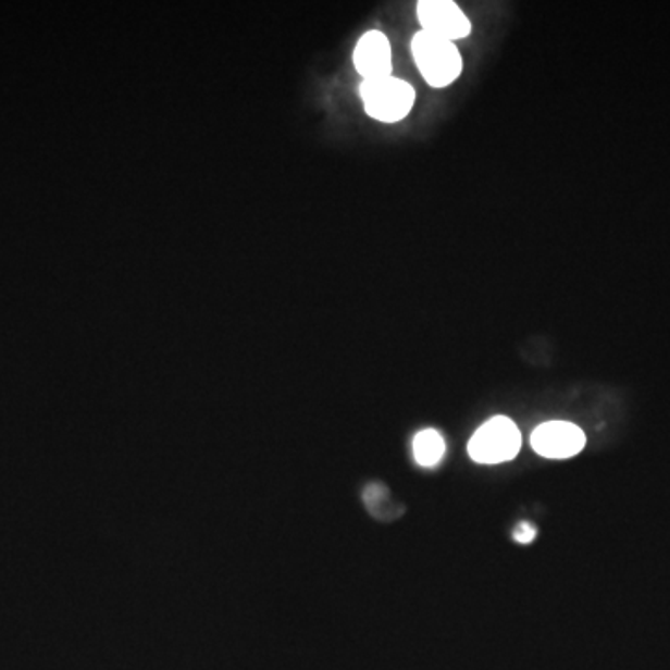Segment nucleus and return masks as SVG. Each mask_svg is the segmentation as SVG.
Segmentation results:
<instances>
[{"mask_svg": "<svg viewBox=\"0 0 670 670\" xmlns=\"http://www.w3.org/2000/svg\"><path fill=\"white\" fill-rule=\"evenodd\" d=\"M360 96L368 116L382 123L402 122L415 104L412 84L394 75L379 80H363Z\"/></svg>", "mask_w": 670, "mask_h": 670, "instance_id": "f03ea898", "label": "nucleus"}, {"mask_svg": "<svg viewBox=\"0 0 670 670\" xmlns=\"http://www.w3.org/2000/svg\"><path fill=\"white\" fill-rule=\"evenodd\" d=\"M535 536L536 529L533 528L531 523H520V525L514 529V541L520 542V544H529V542H533Z\"/></svg>", "mask_w": 670, "mask_h": 670, "instance_id": "6e6552de", "label": "nucleus"}, {"mask_svg": "<svg viewBox=\"0 0 670 670\" xmlns=\"http://www.w3.org/2000/svg\"><path fill=\"white\" fill-rule=\"evenodd\" d=\"M421 30L447 41H458L471 34V21L452 0H421L415 8Z\"/></svg>", "mask_w": 670, "mask_h": 670, "instance_id": "20e7f679", "label": "nucleus"}, {"mask_svg": "<svg viewBox=\"0 0 670 670\" xmlns=\"http://www.w3.org/2000/svg\"><path fill=\"white\" fill-rule=\"evenodd\" d=\"M585 432L568 421H548L536 426L531 445L544 458H572L585 447Z\"/></svg>", "mask_w": 670, "mask_h": 670, "instance_id": "39448f33", "label": "nucleus"}, {"mask_svg": "<svg viewBox=\"0 0 670 670\" xmlns=\"http://www.w3.org/2000/svg\"><path fill=\"white\" fill-rule=\"evenodd\" d=\"M413 62L432 88H447L464 72V60L457 46L447 39L419 30L412 38Z\"/></svg>", "mask_w": 670, "mask_h": 670, "instance_id": "f257e3e1", "label": "nucleus"}, {"mask_svg": "<svg viewBox=\"0 0 670 670\" xmlns=\"http://www.w3.org/2000/svg\"><path fill=\"white\" fill-rule=\"evenodd\" d=\"M445 455V439L438 431L425 429L413 439V457L423 468H434Z\"/></svg>", "mask_w": 670, "mask_h": 670, "instance_id": "0eeeda50", "label": "nucleus"}, {"mask_svg": "<svg viewBox=\"0 0 670 670\" xmlns=\"http://www.w3.org/2000/svg\"><path fill=\"white\" fill-rule=\"evenodd\" d=\"M522 449V434L505 415L492 418L471 436L468 451L479 464L509 462Z\"/></svg>", "mask_w": 670, "mask_h": 670, "instance_id": "7ed1b4c3", "label": "nucleus"}, {"mask_svg": "<svg viewBox=\"0 0 670 670\" xmlns=\"http://www.w3.org/2000/svg\"><path fill=\"white\" fill-rule=\"evenodd\" d=\"M355 65L363 80L392 77V46L386 34L381 30L363 34L356 44Z\"/></svg>", "mask_w": 670, "mask_h": 670, "instance_id": "423d86ee", "label": "nucleus"}]
</instances>
